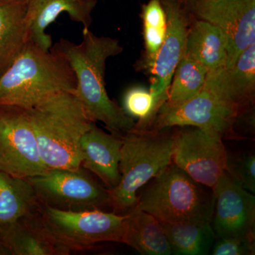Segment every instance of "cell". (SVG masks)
Returning <instances> with one entry per match:
<instances>
[{
    "mask_svg": "<svg viewBox=\"0 0 255 255\" xmlns=\"http://www.w3.org/2000/svg\"><path fill=\"white\" fill-rule=\"evenodd\" d=\"M187 11L223 32L228 43L226 68L233 67L241 53L255 43V0H214Z\"/></svg>",
    "mask_w": 255,
    "mask_h": 255,
    "instance_id": "30bf717a",
    "label": "cell"
},
{
    "mask_svg": "<svg viewBox=\"0 0 255 255\" xmlns=\"http://www.w3.org/2000/svg\"><path fill=\"white\" fill-rule=\"evenodd\" d=\"M70 251L52 237L42 221L40 210L23 216L0 241V255H68Z\"/></svg>",
    "mask_w": 255,
    "mask_h": 255,
    "instance_id": "e0dca14e",
    "label": "cell"
},
{
    "mask_svg": "<svg viewBox=\"0 0 255 255\" xmlns=\"http://www.w3.org/2000/svg\"><path fill=\"white\" fill-rule=\"evenodd\" d=\"M49 170L40 155L27 110L0 107V171L27 179Z\"/></svg>",
    "mask_w": 255,
    "mask_h": 255,
    "instance_id": "ba28073f",
    "label": "cell"
},
{
    "mask_svg": "<svg viewBox=\"0 0 255 255\" xmlns=\"http://www.w3.org/2000/svg\"><path fill=\"white\" fill-rule=\"evenodd\" d=\"M174 128L172 162L213 190L227 166L223 137L199 128Z\"/></svg>",
    "mask_w": 255,
    "mask_h": 255,
    "instance_id": "9c48e42d",
    "label": "cell"
},
{
    "mask_svg": "<svg viewBox=\"0 0 255 255\" xmlns=\"http://www.w3.org/2000/svg\"><path fill=\"white\" fill-rule=\"evenodd\" d=\"M167 17V34L150 73V91L156 114L167 99L176 67L184 56L188 28L192 16L179 0H160Z\"/></svg>",
    "mask_w": 255,
    "mask_h": 255,
    "instance_id": "4fadbf2b",
    "label": "cell"
},
{
    "mask_svg": "<svg viewBox=\"0 0 255 255\" xmlns=\"http://www.w3.org/2000/svg\"><path fill=\"white\" fill-rule=\"evenodd\" d=\"M122 138L121 180L109 194L112 212L125 215L136 205L137 191L172 163L174 127L157 132L132 128L122 134Z\"/></svg>",
    "mask_w": 255,
    "mask_h": 255,
    "instance_id": "277c9868",
    "label": "cell"
},
{
    "mask_svg": "<svg viewBox=\"0 0 255 255\" xmlns=\"http://www.w3.org/2000/svg\"><path fill=\"white\" fill-rule=\"evenodd\" d=\"M41 206L27 179L0 171V241L18 219L36 214Z\"/></svg>",
    "mask_w": 255,
    "mask_h": 255,
    "instance_id": "d6986e66",
    "label": "cell"
},
{
    "mask_svg": "<svg viewBox=\"0 0 255 255\" xmlns=\"http://www.w3.org/2000/svg\"><path fill=\"white\" fill-rule=\"evenodd\" d=\"M40 214L52 237L70 252L88 251L107 242L122 243L127 216L100 209L65 211L43 204Z\"/></svg>",
    "mask_w": 255,
    "mask_h": 255,
    "instance_id": "8992f818",
    "label": "cell"
},
{
    "mask_svg": "<svg viewBox=\"0 0 255 255\" xmlns=\"http://www.w3.org/2000/svg\"><path fill=\"white\" fill-rule=\"evenodd\" d=\"M144 53L135 64V70L150 75L167 34V17L160 0H149L142 5Z\"/></svg>",
    "mask_w": 255,
    "mask_h": 255,
    "instance_id": "603a6c76",
    "label": "cell"
},
{
    "mask_svg": "<svg viewBox=\"0 0 255 255\" xmlns=\"http://www.w3.org/2000/svg\"><path fill=\"white\" fill-rule=\"evenodd\" d=\"M238 116L208 90L173 108L162 106L149 131L172 127H192L232 138L233 127Z\"/></svg>",
    "mask_w": 255,
    "mask_h": 255,
    "instance_id": "8fae6325",
    "label": "cell"
},
{
    "mask_svg": "<svg viewBox=\"0 0 255 255\" xmlns=\"http://www.w3.org/2000/svg\"><path fill=\"white\" fill-rule=\"evenodd\" d=\"M160 223L172 255H207L211 253L216 240L211 223Z\"/></svg>",
    "mask_w": 255,
    "mask_h": 255,
    "instance_id": "7402d4cb",
    "label": "cell"
},
{
    "mask_svg": "<svg viewBox=\"0 0 255 255\" xmlns=\"http://www.w3.org/2000/svg\"><path fill=\"white\" fill-rule=\"evenodd\" d=\"M41 204L71 211L110 209L109 189L80 167L27 178Z\"/></svg>",
    "mask_w": 255,
    "mask_h": 255,
    "instance_id": "52a82bcc",
    "label": "cell"
},
{
    "mask_svg": "<svg viewBox=\"0 0 255 255\" xmlns=\"http://www.w3.org/2000/svg\"><path fill=\"white\" fill-rule=\"evenodd\" d=\"M122 243L141 255H172L160 222L152 215L137 208H133L126 216Z\"/></svg>",
    "mask_w": 255,
    "mask_h": 255,
    "instance_id": "44dd1931",
    "label": "cell"
},
{
    "mask_svg": "<svg viewBox=\"0 0 255 255\" xmlns=\"http://www.w3.org/2000/svg\"><path fill=\"white\" fill-rule=\"evenodd\" d=\"M211 253L213 255H255V240L243 238H216Z\"/></svg>",
    "mask_w": 255,
    "mask_h": 255,
    "instance_id": "4316f807",
    "label": "cell"
},
{
    "mask_svg": "<svg viewBox=\"0 0 255 255\" xmlns=\"http://www.w3.org/2000/svg\"><path fill=\"white\" fill-rule=\"evenodd\" d=\"M215 203L213 229L216 238L255 240V196L226 171L213 189Z\"/></svg>",
    "mask_w": 255,
    "mask_h": 255,
    "instance_id": "7c38bea8",
    "label": "cell"
},
{
    "mask_svg": "<svg viewBox=\"0 0 255 255\" xmlns=\"http://www.w3.org/2000/svg\"><path fill=\"white\" fill-rule=\"evenodd\" d=\"M208 72L194 60L183 56L174 70L163 107L173 108L197 95L205 85Z\"/></svg>",
    "mask_w": 255,
    "mask_h": 255,
    "instance_id": "cb8c5ba5",
    "label": "cell"
},
{
    "mask_svg": "<svg viewBox=\"0 0 255 255\" xmlns=\"http://www.w3.org/2000/svg\"><path fill=\"white\" fill-rule=\"evenodd\" d=\"M76 77L74 95L85 113L94 122H100L112 133H125L135 126L116 101L111 100L106 90L107 60L123 52L117 38L96 36L90 28H83L82 41L79 44L68 40L58 42Z\"/></svg>",
    "mask_w": 255,
    "mask_h": 255,
    "instance_id": "6da1fadb",
    "label": "cell"
},
{
    "mask_svg": "<svg viewBox=\"0 0 255 255\" xmlns=\"http://www.w3.org/2000/svg\"><path fill=\"white\" fill-rule=\"evenodd\" d=\"M146 184L134 208L162 223H211L212 189L196 182L173 162Z\"/></svg>",
    "mask_w": 255,
    "mask_h": 255,
    "instance_id": "5b68a950",
    "label": "cell"
},
{
    "mask_svg": "<svg viewBox=\"0 0 255 255\" xmlns=\"http://www.w3.org/2000/svg\"><path fill=\"white\" fill-rule=\"evenodd\" d=\"M226 172L247 190L255 192V156L253 153L230 155L228 153Z\"/></svg>",
    "mask_w": 255,
    "mask_h": 255,
    "instance_id": "484cf974",
    "label": "cell"
},
{
    "mask_svg": "<svg viewBox=\"0 0 255 255\" xmlns=\"http://www.w3.org/2000/svg\"><path fill=\"white\" fill-rule=\"evenodd\" d=\"M124 110L129 117L138 119L132 128L140 131H149L157 117L152 96L142 87L127 90L124 97Z\"/></svg>",
    "mask_w": 255,
    "mask_h": 255,
    "instance_id": "d4e9b609",
    "label": "cell"
},
{
    "mask_svg": "<svg viewBox=\"0 0 255 255\" xmlns=\"http://www.w3.org/2000/svg\"><path fill=\"white\" fill-rule=\"evenodd\" d=\"M122 145V135L107 133L99 128L95 122L80 140L82 167L95 174L109 190L120 182L119 162Z\"/></svg>",
    "mask_w": 255,
    "mask_h": 255,
    "instance_id": "2e32d148",
    "label": "cell"
},
{
    "mask_svg": "<svg viewBox=\"0 0 255 255\" xmlns=\"http://www.w3.org/2000/svg\"><path fill=\"white\" fill-rule=\"evenodd\" d=\"M95 1H98V0H95Z\"/></svg>",
    "mask_w": 255,
    "mask_h": 255,
    "instance_id": "f1b7e54d",
    "label": "cell"
},
{
    "mask_svg": "<svg viewBox=\"0 0 255 255\" xmlns=\"http://www.w3.org/2000/svg\"><path fill=\"white\" fill-rule=\"evenodd\" d=\"M204 88L239 116L253 108L255 98V43L230 68L208 73Z\"/></svg>",
    "mask_w": 255,
    "mask_h": 255,
    "instance_id": "5bb4252c",
    "label": "cell"
},
{
    "mask_svg": "<svg viewBox=\"0 0 255 255\" xmlns=\"http://www.w3.org/2000/svg\"><path fill=\"white\" fill-rule=\"evenodd\" d=\"M227 38L212 23L192 16L186 39L184 57L194 60L208 73L226 68L228 62Z\"/></svg>",
    "mask_w": 255,
    "mask_h": 255,
    "instance_id": "ac0fdd59",
    "label": "cell"
},
{
    "mask_svg": "<svg viewBox=\"0 0 255 255\" xmlns=\"http://www.w3.org/2000/svg\"><path fill=\"white\" fill-rule=\"evenodd\" d=\"M28 0H0V75L4 73L28 41Z\"/></svg>",
    "mask_w": 255,
    "mask_h": 255,
    "instance_id": "ffe728a7",
    "label": "cell"
},
{
    "mask_svg": "<svg viewBox=\"0 0 255 255\" xmlns=\"http://www.w3.org/2000/svg\"><path fill=\"white\" fill-rule=\"evenodd\" d=\"M183 7L187 11L196 6L203 4V3L209 2V1H214V0H179Z\"/></svg>",
    "mask_w": 255,
    "mask_h": 255,
    "instance_id": "83f0119b",
    "label": "cell"
},
{
    "mask_svg": "<svg viewBox=\"0 0 255 255\" xmlns=\"http://www.w3.org/2000/svg\"><path fill=\"white\" fill-rule=\"evenodd\" d=\"M97 4L95 0H28L26 13L28 40L43 49L53 46L51 36L46 30L62 13H67L70 19L81 23L83 28H90L92 13Z\"/></svg>",
    "mask_w": 255,
    "mask_h": 255,
    "instance_id": "9a60e30c",
    "label": "cell"
},
{
    "mask_svg": "<svg viewBox=\"0 0 255 255\" xmlns=\"http://www.w3.org/2000/svg\"><path fill=\"white\" fill-rule=\"evenodd\" d=\"M27 111L40 155L47 167L80 168V140L94 122L75 95L56 94Z\"/></svg>",
    "mask_w": 255,
    "mask_h": 255,
    "instance_id": "3957f363",
    "label": "cell"
},
{
    "mask_svg": "<svg viewBox=\"0 0 255 255\" xmlns=\"http://www.w3.org/2000/svg\"><path fill=\"white\" fill-rule=\"evenodd\" d=\"M76 85L75 73L58 43L46 50L28 40L0 75V107L29 110L56 94L73 93Z\"/></svg>",
    "mask_w": 255,
    "mask_h": 255,
    "instance_id": "7a4b0ae2",
    "label": "cell"
}]
</instances>
